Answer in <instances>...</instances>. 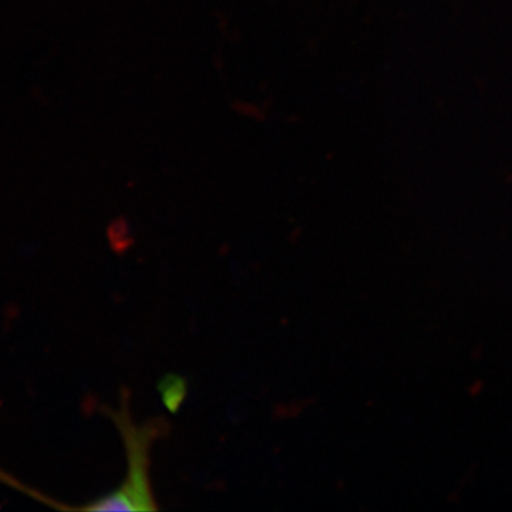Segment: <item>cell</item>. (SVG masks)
Here are the masks:
<instances>
[{
  "instance_id": "6da1fadb",
  "label": "cell",
  "mask_w": 512,
  "mask_h": 512,
  "mask_svg": "<svg viewBox=\"0 0 512 512\" xmlns=\"http://www.w3.org/2000/svg\"><path fill=\"white\" fill-rule=\"evenodd\" d=\"M128 390H121L120 407L110 410V419L119 430L126 448L127 474L123 484L93 503L84 511H156L158 510L150 481V453L153 444L170 430L164 419L138 424L128 406Z\"/></svg>"
}]
</instances>
